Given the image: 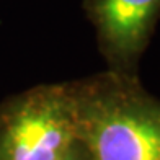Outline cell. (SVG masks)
<instances>
[{
  "mask_svg": "<svg viewBox=\"0 0 160 160\" xmlns=\"http://www.w3.org/2000/svg\"><path fill=\"white\" fill-rule=\"evenodd\" d=\"M67 85L75 136L92 160H160V100L137 75L105 70Z\"/></svg>",
  "mask_w": 160,
  "mask_h": 160,
  "instance_id": "1",
  "label": "cell"
},
{
  "mask_svg": "<svg viewBox=\"0 0 160 160\" xmlns=\"http://www.w3.org/2000/svg\"><path fill=\"white\" fill-rule=\"evenodd\" d=\"M75 139L67 82L36 85L0 105V160H59Z\"/></svg>",
  "mask_w": 160,
  "mask_h": 160,
  "instance_id": "2",
  "label": "cell"
},
{
  "mask_svg": "<svg viewBox=\"0 0 160 160\" xmlns=\"http://www.w3.org/2000/svg\"><path fill=\"white\" fill-rule=\"evenodd\" d=\"M82 7L108 70L137 75L160 18V0H83Z\"/></svg>",
  "mask_w": 160,
  "mask_h": 160,
  "instance_id": "3",
  "label": "cell"
},
{
  "mask_svg": "<svg viewBox=\"0 0 160 160\" xmlns=\"http://www.w3.org/2000/svg\"><path fill=\"white\" fill-rule=\"evenodd\" d=\"M59 160H92V157L88 154V150L83 147V144L78 139H75Z\"/></svg>",
  "mask_w": 160,
  "mask_h": 160,
  "instance_id": "4",
  "label": "cell"
}]
</instances>
